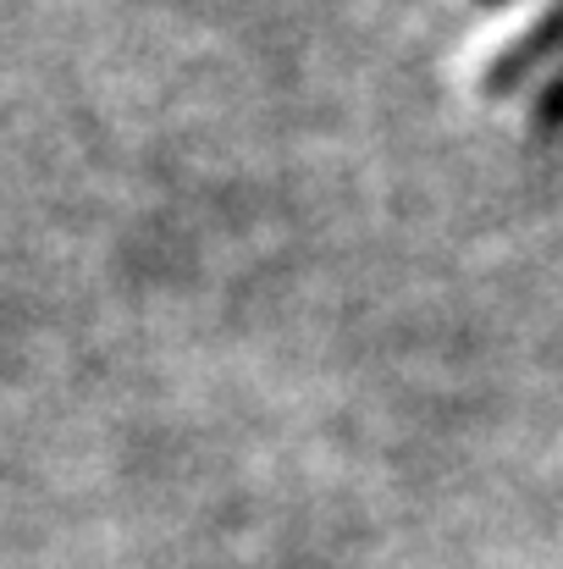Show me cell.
Instances as JSON below:
<instances>
[{
    "mask_svg": "<svg viewBox=\"0 0 563 569\" xmlns=\"http://www.w3.org/2000/svg\"><path fill=\"white\" fill-rule=\"evenodd\" d=\"M559 50H563V0H553V11L536 17V22L486 67V89H514V83H525V78L542 72Z\"/></svg>",
    "mask_w": 563,
    "mask_h": 569,
    "instance_id": "obj_1",
    "label": "cell"
},
{
    "mask_svg": "<svg viewBox=\"0 0 563 569\" xmlns=\"http://www.w3.org/2000/svg\"><path fill=\"white\" fill-rule=\"evenodd\" d=\"M536 117H542V122H563V72H559V78H553V89L542 94V106H536Z\"/></svg>",
    "mask_w": 563,
    "mask_h": 569,
    "instance_id": "obj_2",
    "label": "cell"
},
{
    "mask_svg": "<svg viewBox=\"0 0 563 569\" xmlns=\"http://www.w3.org/2000/svg\"><path fill=\"white\" fill-rule=\"evenodd\" d=\"M481 6H509V0H481Z\"/></svg>",
    "mask_w": 563,
    "mask_h": 569,
    "instance_id": "obj_3",
    "label": "cell"
}]
</instances>
